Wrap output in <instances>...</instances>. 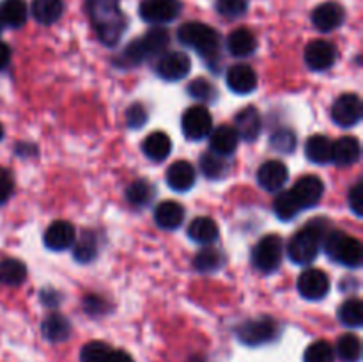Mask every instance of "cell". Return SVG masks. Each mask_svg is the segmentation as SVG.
Segmentation results:
<instances>
[{"label":"cell","mask_w":363,"mask_h":362,"mask_svg":"<svg viewBox=\"0 0 363 362\" xmlns=\"http://www.w3.org/2000/svg\"><path fill=\"white\" fill-rule=\"evenodd\" d=\"M85 7L103 45H117L126 31V16L121 11L119 0H85Z\"/></svg>","instance_id":"6da1fadb"},{"label":"cell","mask_w":363,"mask_h":362,"mask_svg":"<svg viewBox=\"0 0 363 362\" xmlns=\"http://www.w3.org/2000/svg\"><path fill=\"white\" fill-rule=\"evenodd\" d=\"M325 229L326 226H321L318 220L308 224L307 227L298 231L289 241V252L291 261H294L296 265H308V263L314 261L318 258L319 251H321L323 238H325Z\"/></svg>","instance_id":"7a4b0ae2"},{"label":"cell","mask_w":363,"mask_h":362,"mask_svg":"<svg viewBox=\"0 0 363 362\" xmlns=\"http://www.w3.org/2000/svg\"><path fill=\"white\" fill-rule=\"evenodd\" d=\"M177 39L184 46L197 50L199 55L211 60L213 57L218 55L220 52V35L209 25L201 23V21H188L181 25L177 31Z\"/></svg>","instance_id":"3957f363"},{"label":"cell","mask_w":363,"mask_h":362,"mask_svg":"<svg viewBox=\"0 0 363 362\" xmlns=\"http://www.w3.org/2000/svg\"><path fill=\"white\" fill-rule=\"evenodd\" d=\"M325 251L333 261L347 266V268H358L363 259L362 243L353 236H347L342 231H330L323 238Z\"/></svg>","instance_id":"277c9868"},{"label":"cell","mask_w":363,"mask_h":362,"mask_svg":"<svg viewBox=\"0 0 363 362\" xmlns=\"http://www.w3.org/2000/svg\"><path fill=\"white\" fill-rule=\"evenodd\" d=\"M284 254V241L277 234H268L262 238L252 252V263L262 273L275 272L280 266Z\"/></svg>","instance_id":"5b68a950"},{"label":"cell","mask_w":363,"mask_h":362,"mask_svg":"<svg viewBox=\"0 0 363 362\" xmlns=\"http://www.w3.org/2000/svg\"><path fill=\"white\" fill-rule=\"evenodd\" d=\"M238 339L248 346H261V344L269 343L277 336V323L268 316L254 318L245 322L236 329Z\"/></svg>","instance_id":"8992f818"},{"label":"cell","mask_w":363,"mask_h":362,"mask_svg":"<svg viewBox=\"0 0 363 362\" xmlns=\"http://www.w3.org/2000/svg\"><path fill=\"white\" fill-rule=\"evenodd\" d=\"M181 128H183V133L188 141H202V138H206L211 133L213 117L206 106H190V109L183 114Z\"/></svg>","instance_id":"52a82bcc"},{"label":"cell","mask_w":363,"mask_h":362,"mask_svg":"<svg viewBox=\"0 0 363 362\" xmlns=\"http://www.w3.org/2000/svg\"><path fill=\"white\" fill-rule=\"evenodd\" d=\"M138 13L147 23L165 25L179 16L181 2L179 0H142Z\"/></svg>","instance_id":"ba28073f"},{"label":"cell","mask_w":363,"mask_h":362,"mask_svg":"<svg viewBox=\"0 0 363 362\" xmlns=\"http://www.w3.org/2000/svg\"><path fill=\"white\" fill-rule=\"evenodd\" d=\"M362 114H363L362 99L360 96L354 94V92L339 96L332 106V119L342 128H351L354 126V124L360 123Z\"/></svg>","instance_id":"9c48e42d"},{"label":"cell","mask_w":363,"mask_h":362,"mask_svg":"<svg viewBox=\"0 0 363 362\" xmlns=\"http://www.w3.org/2000/svg\"><path fill=\"white\" fill-rule=\"evenodd\" d=\"M298 291L307 300H321L330 291V279L318 268H308L298 279Z\"/></svg>","instance_id":"30bf717a"},{"label":"cell","mask_w":363,"mask_h":362,"mask_svg":"<svg viewBox=\"0 0 363 362\" xmlns=\"http://www.w3.org/2000/svg\"><path fill=\"white\" fill-rule=\"evenodd\" d=\"M191 70V60L186 53L183 52H169L160 59L158 67V77L167 82H177L183 80Z\"/></svg>","instance_id":"8fae6325"},{"label":"cell","mask_w":363,"mask_h":362,"mask_svg":"<svg viewBox=\"0 0 363 362\" xmlns=\"http://www.w3.org/2000/svg\"><path fill=\"white\" fill-rule=\"evenodd\" d=\"M335 59V46L328 41H323V39H315V41L308 43L307 48H305V62L314 71H326L328 67L333 66Z\"/></svg>","instance_id":"7c38bea8"},{"label":"cell","mask_w":363,"mask_h":362,"mask_svg":"<svg viewBox=\"0 0 363 362\" xmlns=\"http://www.w3.org/2000/svg\"><path fill=\"white\" fill-rule=\"evenodd\" d=\"M291 192L301 209L312 208L321 201L323 194H325V185L318 176H303L296 181Z\"/></svg>","instance_id":"4fadbf2b"},{"label":"cell","mask_w":363,"mask_h":362,"mask_svg":"<svg viewBox=\"0 0 363 362\" xmlns=\"http://www.w3.org/2000/svg\"><path fill=\"white\" fill-rule=\"evenodd\" d=\"M346 20V11L337 2H325L312 13V23L321 32H332L339 28Z\"/></svg>","instance_id":"5bb4252c"},{"label":"cell","mask_w":363,"mask_h":362,"mask_svg":"<svg viewBox=\"0 0 363 362\" xmlns=\"http://www.w3.org/2000/svg\"><path fill=\"white\" fill-rule=\"evenodd\" d=\"M234 130H236L238 137L243 141H257L262 130V119L259 110L255 106H245L243 110H240L234 117Z\"/></svg>","instance_id":"9a60e30c"},{"label":"cell","mask_w":363,"mask_h":362,"mask_svg":"<svg viewBox=\"0 0 363 362\" xmlns=\"http://www.w3.org/2000/svg\"><path fill=\"white\" fill-rule=\"evenodd\" d=\"M227 85L236 94H250L257 87V73L248 64H236L227 71Z\"/></svg>","instance_id":"2e32d148"},{"label":"cell","mask_w":363,"mask_h":362,"mask_svg":"<svg viewBox=\"0 0 363 362\" xmlns=\"http://www.w3.org/2000/svg\"><path fill=\"white\" fill-rule=\"evenodd\" d=\"M287 177H289V170L279 160H268L259 167L257 181L268 192H279L286 185Z\"/></svg>","instance_id":"e0dca14e"},{"label":"cell","mask_w":363,"mask_h":362,"mask_svg":"<svg viewBox=\"0 0 363 362\" xmlns=\"http://www.w3.org/2000/svg\"><path fill=\"white\" fill-rule=\"evenodd\" d=\"M77 240V231L66 220H57L52 226L46 229L45 233V245L50 248V251H66Z\"/></svg>","instance_id":"ac0fdd59"},{"label":"cell","mask_w":363,"mask_h":362,"mask_svg":"<svg viewBox=\"0 0 363 362\" xmlns=\"http://www.w3.org/2000/svg\"><path fill=\"white\" fill-rule=\"evenodd\" d=\"M167 183L172 190L176 192H186L195 185V169L190 162H179L172 163L167 170Z\"/></svg>","instance_id":"d6986e66"},{"label":"cell","mask_w":363,"mask_h":362,"mask_svg":"<svg viewBox=\"0 0 363 362\" xmlns=\"http://www.w3.org/2000/svg\"><path fill=\"white\" fill-rule=\"evenodd\" d=\"M360 142L357 137H340L333 144L332 149V162L339 167H350L360 160Z\"/></svg>","instance_id":"ffe728a7"},{"label":"cell","mask_w":363,"mask_h":362,"mask_svg":"<svg viewBox=\"0 0 363 362\" xmlns=\"http://www.w3.org/2000/svg\"><path fill=\"white\" fill-rule=\"evenodd\" d=\"M208 137L211 151L220 156L233 155L238 148V142H240V137H238L236 130L233 126H218Z\"/></svg>","instance_id":"44dd1931"},{"label":"cell","mask_w":363,"mask_h":362,"mask_svg":"<svg viewBox=\"0 0 363 362\" xmlns=\"http://www.w3.org/2000/svg\"><path fill=\"white\" fill-rule=\"evenodd\" d=\"M184 208L176 201H163L156 206L155 220L163 229H176L183 224Z\"/></svg>","instance_id":"7402d4cb"},{"label":"cell","mask_w":363,"mask_h":362,"mask_svg":"<svg viewBox=\"0 0 363 362\" xmlns=\"http://www.w3.org/2000/svg\"><path fill=\"white\" fill-rule=\"evenodd\" d=\"M142 151L152 162H163L172 151V142H170V137L167 133L155 131V133L145 137L144 144H142Z\"/></svg>","instance_id":"603a6c76"},{"label":"cell","mask_w":363,"mask_h":362,"mask_svg":"<svg viewBox=\"0 0 363 362\" xmlns=\"http://www.w3.org/2000/svg\"><path fill=\"white\" fill-rule=\"evenodd\" d=\"M227 48L234 57H248L257 50V39L248 28H236L227 38Z\"/></svg>","instance_id":"cb8c5ba5"},{"label":"cell","mask_w":363,"mask_h":362,"mask_svg":"<svg viewBox=\"0 0 363 362\" xmlns=\"http://www.w3.org/2000/svg\"><path fill=\"white\" fill-rule=\"evenodd\" d=\"M32 16L41 25H52L62 16L64 2L62 0H32Z\"/></svg>","instance_id":"d4e9b609"},{"label":"cell","mask_w":363,"mask_h":362,"mask_svg":"<svg viewBox=\"0 0 363 362\" xmlns=\"http://www.w3.org/2000/svg\"><path fill=\"white\" fill-rule=\"evenodd\" d=\"M218 234V226H216L215 220L209 219V216H197V219H194V222L190 224V227H188V236L194 241H197V243H213V241H216Z\"/></svg>","instance_id":"484cf974"},{"label":"cell","mask_w":363,"mask_h":362,"mask_svg":"<svg viewBox=\"0 0 363 362\" xmlns=\"http://www.w3.org/2000/svg\"><path fill=\"white\" fill-rule=\"evenodd\" d=\"M333 142L325 135H312L305 144V155L312 163H328L332 162Z\"/></svg>","instance_id":"4316f807"},{"label":"cell","mask_w":363,"mask_h":362,"mask_svg":"<svg viewBox=\"0 0 363 362\" xmlns=\"http://www.w3.org/2000/svg\"><path fill=\"white\" fill-rule=\"evenodd\" d=\"M27 4L25 0H2L0 4V18L7 27L18 28L27 21Z\"/></svg>","instance_id":"83f0119b"},{"label":"cell","mask_w":363,"mask_h":362,"mask_svg":"<svg viewBox=\"0 0 363 362\" xmlns=\"http://www.w3.org/2000/svg\"><path fill=\"white\" fill-rule=\"evenodd\" d=\"M138 41H140L145 55L151 57V55H156V53L165 52V48L169 46L170 35H169V31H167V28L156 25V27H152L151 31L145 32L144 38L138 39Z\"/></svg>","instance_id":"f1b7e54d"},{"label":"cell","mask_w":363,"mask_h":362,"mask_svg":"<svg viewBox=\"0 0 363 362\" xmlns=\"http://www.w3.org/2000/svg\"><path fill=\"white\" fill-rule=\"evenodd\" d=\"M71 334V325L62 314H50L43 322V336L52 343L66 341Z\"/></svg>","instance_id":"f546056e"},{"label":"cell","mask_w":363,"mask_h":362,"mask_svg":"<svg viewBox=\"0 0 363 362\" xmlns=\"http://www.w3.org/2000/svg\"><path fill=\"white\" fill-rule=\"evenodd\" d=\"M27 277V268L21 261L13 258H7L0 261V284L6 286H18Z\"/></svg>","instance_id":"4dcf8cb0"},{"label":"cell","mask_w":363,"mask_h":362,"mask_svg":"<svg viewBox=\"0 0 363 362\" xmlns=\"http://www.w3.org/2000/svg\"><path fill=\"white\" fill-rule=\"evenodd\" d=\"M339 319L346 327L358 329L363 323V304L360 298H350L339 309Z\"/></svg>","instance_id":"1f68e13d"},{"label":"cell","mask_w":363,"mask_h":362,"mask_svg":"<svg viewBox=\"0 0 363 362\" xmlns=\"http://www.w3.org/2000/svg\"><path fill=\"white\" fill-rule=\"evenodd\" d=\"M273 209H275L277 216H279L280 220H291L301 212L300 204H298V201L294 199L293 192L291 190L280 192V194L277 195L275 202H273Z\"/></svg>","instance_id":"d6a6232c"},{"label":"cell","mask_w":363,"mask_h":362,"mask_svg":"<svg viewBox=\"0 0 363 362\" xmlns=\"http://www.w3.org/2000/svg\"><path fill=\"white\" fill-rule=\"evenodd\" d=\"M337 353L344 362H358L362 358V343L354 334H344L337 343Z\"/></svg>","instance_id":"836d02e7"},{"label":"cell","mask_w":363,"mask_h":362,"mask_svg":"<svg viewBox=\"0 0 363 362\" xmlns=\"http://www.w3.org/2000/svg\"><path fill=\"white\" fill-rule=\"evenodd\" d=\"M201 169L202 174H204L206 177H209V180H220L222 176H225L227 163L225 160H223V156L209 151L201 156Z\"/></svg>","instance_id":"e575fe53"},{"label":"cell","mask_w":363,"mask_h":362,"mask_svg":"<svg viewBox=\"0 0 363 362\" xmlns=\"http://www.w3.org/2000/svg\"><path fill=\"white\" fill-rule=\"evenodd\" d=\"M194 266L199 270V272H216V270L222 266V256L216 248H202L194 259Z\"/></svg>","instance_id":"d590c367"},{"label":"cell","mask_w":363,"mask_h":362,"mask_svg":"<svg viewBox=\"0 0 363 362\" xmlns=\"http://www.w3.org/2000/svg\"><path fill=\"white\" fill-rule=\"evenodd\" d=\"M305 362H333L335 361V350L326 341H315L305 350Z\"/></svg>","instance_id":"8d00e7d4"},{"label":"cell","mask_w":363,"mask_h":362,"mask_svg":"<svg viewBox=\"0 0 363 362\" xmlns=\"http://www.w3.org/2000/svg\"><path fill=\"white\" fill-rule=\"evenodd\" d=\"M269 146H272L275 151L284 153V155H289L296 149V135L289 128H280L269 138Z\"/></svg>","instance_id":"74e56055"},{"label":"cell","mask_w":363,"mask_h":362,"mask_svg":"<svg viewBox=\"0 0 363 362\" xmlns=\"http://www.w3.org/2000/svg\"><path fill=\"white\" fill-rule=\"evenodd\" d=\"M112 348L101 341L87 343L80 351V362H108Z\"/></svg>","instance_id":"f35d334b"},{"label":"cell","mask_w":363,"mask_h":362,"mask_svg":"<svg viewBox=\"0 0 363 362\" xmlns=\"http://www.w3.org/2000/svg\"><path fill=\"white\" fill-rule=\"evenodd\" d=\"M152 197V188L147 181L138 180L133 181L130 187L126 188V199L133 206H145Z\"/></svg>","instance_id":"ab89813d"},{"label":"cell","mask_w":363,"mask_h":362,"mask_svg":"<svg viewBox=\"0 0 363 362\" xmlns=\"http://www.w3.org/2000/svg\"><path fill=\"white\" fill-rule=\"evenodd\" d=\"M74 259L80 263H89L96 258L98 254V247H96L94 234L84 233V236L78 240L77 247H74Z\"/></svg>","instance_id":"60d3db41"},{"label":"cell","mask_w":363,"mask_h":362,"mask_svg":"<svg viewBox=\"0 0 363 362\" xmlns=\"http://www.w3.org/2000/svg\"><path fill=\"white\" fill-rule=\"evenodd\" d=\"M188 92H190L191 98L201 99V102H215L216 96H218L215 85L211 82L204 80V78H197V80L191 82L188 85Z\"/></svg>","instance_id":"b9f144b4"},{"label":"cell","mask_w":363,"mask_h":362,"mask_svg":"<svg viewBox=\"0 0 363 362\" xmlns=\"http://www.w3.org/2000/svg\"><path fill=\"white\" fill-rule=\"evenodd\" d=\"M216 11L227 18H238L247 11V0H216Z\"/></svg>","instance_id":"7bdbcfd3"},{"label":"cell","mask_w":363,"mask_h":362,"mask_svg":"<svg viewBox=\"0 0 363 362\" xmlns=\"http://www.w3.org/2000/svg\"><path fill=\"white\" fill-rule=\"evenodd\" d=\"M126 123L130 128H142L147 123V110L142 103H133L126 110Z\"/></svg>","instance_id":"ee69618b"},{"label":"cell","mask_w":363,"mask_h":362,"mask_svg":"<svg viewBox=\"0 0 363 362\" xmlns=\"http://www.w3.org/2000/svg\"><path fill=\"white\" fill-rule=\"evenodd\" d=\"M123 59H124V64L135 66V64L144 62V60L147 59V55H145L140 41H133L126 46V50H124V53H123Z\"/></svg>","instance_id":"f6af8a7d"},{"label":"cell","mask_w":363,"mask_h":362,"mask_svg":"<svg viewBox=\"0 0 363 362\" xmlns=\"http://www.w3.org/2000/svg\"><path fill=\"white\" fill-rule=\"evenodd\" d=\"M350 206L358 216L363 215V183L358 181L350 190Z\"/></svg>","instance_id":"bcb514c9"},{"label":"cell","mask_w":363,"mask_h":362,"mask_svg":"<svg viewBox=\"0 0 363 362\" xmlns=\"http://www.w3.org/2000/svg\"><path fill=\"white\" fill-rule=\"evenodd\" d=\"M11 194H13V177L6 169L0 167V204H4Z\"/></svg>","instance_id":"7dc6e473"},{"label":"cell","mask_w":363,"mask_h":362,"mask_svg":"<svg viewBox=\"0 0 363 362\" xmlns=\"http://www.w3.org/2000/svg\"><path fill=\"white\" fill-rule=\"evenodd\" d=\"M108 362H133L131 355L124 350H112L110 351Z\"/></svg>","instance_id":"c3c4849f"},{"label":"cell","mask_w":363,"mask_h":362,"mask_svg":"<svg viewBox=\"0 0 363 362\" xmlns=\"http://www.w3.org/2000/svg\"><path fill=\"white\" fill-rule=\"evenodd\" d=\"M11 60V48L4 41H0V71L9 64Z\"/></svg>","instance_id":"681fc988"},{"label":"cell","mask_w":363,"mask_h":362,"mask_svg":"<svg viewBox=\"0 0 363 362\" xmlns=\"http://www.w3.org/2000/svg\"><path fill=\"white\" fill-rule=\"evenodd\" d=\"M55 291H43L41 293V298H43V302H45L46 305H57L59 304V300H60V297H55Z\"/></svg>","instance_id":"f907efd6"},{"label":"cell","mask_w":363,"mask_h":362,"mask_svg":"<svg viewBox=\"0 0 363 362\" xmlns=\"http://www.w3.org/2000/svg\"><path fill=\"white\" fill-rule=\"evenodd\" d=\"M2 137H4V126L0 124V141H2Z\"/></svg>","instance_id":"816d5d0a"},{"label":"cell","mask_w":363,"mask_h":362,"mask_svg":"<svg viewBox=\"0 0 363 362\" xmlns=\"http://www.w3.org/2000/svg\"><path fill=\"white\" fill-rule=\"evenodd\" d=\"M4 27H6V25H4V21H2V18H0V32L4 31Z\"/></svg>","instance_id":"f5cc1de1"}]
</instances>
